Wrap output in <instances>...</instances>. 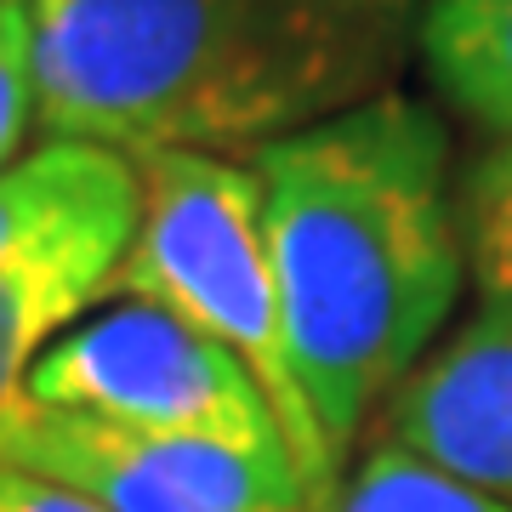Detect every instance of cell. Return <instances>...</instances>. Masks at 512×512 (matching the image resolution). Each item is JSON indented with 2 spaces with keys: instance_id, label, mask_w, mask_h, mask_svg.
Here are the masks:
<instances>
[{
  "instance_id": "1",
  "label": "cell",
  "mask_w": 512,
  "mask_h": 512,
  "mask_svg": "<svg viewBox=\"0 0 512 512\" xmlns=\"http://www.w3.org/2000/svg\"><path fill=\"white\" fill-rule=\"evenodd\" d=\"M52 143L251 160L393 92L416 0H23Z\"/></svg>"
},
{
  "instance_id": "2",
  "label": "cell",
  "mask_w": 512,
  "mask_h": 512,
  "mask_svg": "<svg viewBox=\"0 0 512 512\" xmlns=\"http://www.w3.org/2000/svg\"><path fill=\"white\" fill-rule=\"evenodd\" d=\"M291 359L342 461L387 393L433 353L467 262L450 137L399 86L251 154Z\"/></svg>"
},
{
  "instance_id": "3",
  "label": "cell",
  "mask_w": 512,
  "mask_h": 512,
  "mask_svg": "<svg viewBox=\"0 0 512 512\" xmlns=\"http://www.w3.org/2000/svg\"><path fill=\"white\" fill-rule=\"evenodd\" d=\"M137 183L143 211L109 274V296L177 313L234 353L274 410L308 507L325 512L342 484V461L330 456L291 359L256 165L222 154H143Z\"/></svg>"
},
{
  "instance_id": "4",
  "label": "cell",
  "mask_w": 512,
  "mask_h": 512,
  "mask_svg": "<svg viewBox=\"0 0 512 512\" xmlns=\"http://www.w3.org/2000/svg\"><path fill=\"white\" fill-rule=\"evenodd\" d=\"M23 399L80 410L114 427H137V433L285 450L274 410L234 353L217 348L188 319L148 308V302H114L69 325L35 359Z\"/></svg>"
},
{
  "instance_id": "5",
  "label": "cell",
  "mask_w": 512,
  "mask_h": 512,
  "mask_svg": "<svg viewBox=\"0 0 512 512\" xmlns=\"http://www.w3.org/2000/svg\"><path fill=\"white\" fill-rule=\"evenodd\" d=\"M0 467L69 484L103 512H313L285 450L137 433L35 399L0 416Z\"/></svg>"
},
{
  "instance_id": "6",
  "label": "cell",
  "mask_w": 512,
  "mask_h": 512,
  "mask_svg": "<svg viewBox=\"0 0 512 512\" xmlns=\"http://www.w3.org/2000/svg\"><path fill=\"white\" fill-rule=\"evenodd\" d=\"M382 439L512 507V313L478 308L382 404Z\"/></svg>"
},
{
  "instance_id": "7",
  "label": "cell",
  "mask_w": 512,
  "mask_h": 512,
  "mask_svg": "<svg viewBox=\"0 0 512 512\" xmlns=\"http://www.w3.org/2000/svg\"><path fill=\"white\" fill-rule=\"evenodd\" d=\"M137 211H143V183L131 171L126 183L86 200L74 217L0 262V416L23 399V382L40 353L109 296L114 262L137 234Z\"/></svg>"
},
{
  "instance_id": "8",
  "label": "cell",
  "mask_w": 512,
  "mask_h": 512,
  "mask_svg": "<svg viewBox=\"0 0 512 512\" xmlns=\"http://www.w3.org/2000/svg\"><path fill=\"white\" fill-rule=\"evenodd\" d=\"M416 52L467 120L512 137V0H427Z\"/></svg>"
},
{
  "instance_id": "9",
  "label": "cell",
  "mask_w": 512,
  "mask_h": 512,
  "mask_svg": "<svg viewBox=\"0 0 512 512\" xmlns=\"http://www.w3.org/2000/svg\"><path fill=\"white\" fill-rule=\"evenodd\" d=\"M137 165L114 148L97 143H46L35 154H23L0 171V262L12 251H23L29 239H40L46 228H57L63 217H74L86 200L109 194L114 183H126Z\"/></svg>"
},
{
  "instance_id": "10",
  "label": "cell",
  "mask_w": 512,
  "mask_h": 512,
  "mask_svg": "<svg viewBox=\"0 0 512 512\" xmlns=\"http://www.w3.org/2000/svg\"><path fill=\"white\" fill-rule=\"evenodd\" d=\"M461 262L484 313H512V137L478 148L456 183Z\"/></svg>"
},
{
  "instance_id": "11",
  "label": "cell",
  "mask_w": 512,
  "mask_h": 512,
  "mask_svg": "<svg viewBox=\"0 0 512 512\" xmlns=\"http://www.w3.org/2000/svg\"><path fill=\"white\" fill-rule=\"evenodd\" d=\"M325 512H512V507L495 501L490 490L467 484V478L421 461L416 450L376 439V450L336 484Z\"/></svg>"
},
{
  "instance_id": "12",
  "label": "cell",
  "mask_w": 512,
  "mask_h": 512,
  "mask_svg": "<svg viewBox=\"0 0 512 512\" xmlns=\"http://www.w3.org/2000/svg\"><path fill=\"white\" fill-rule=\"evenodd\" d=\"M35 126V57H29V6L0 0V171L23 160Z\"/></svg>"
},
{
  "instance_id": "13",
  "label": "cell",
  "mask_w": 512,
  "mask_h": 512,
  "mask_svg": "<svg viewBox=\"0 0 512 512\" xmlns=\"http://www.w3.org/2000/svg\"><path fill=\"white\" fill-rule=\"evenodd\" d=\"M0 512H103L92 495L69 490V484H52L40 473H23V467H0Z\"/></svg>"
}]
</instances>
